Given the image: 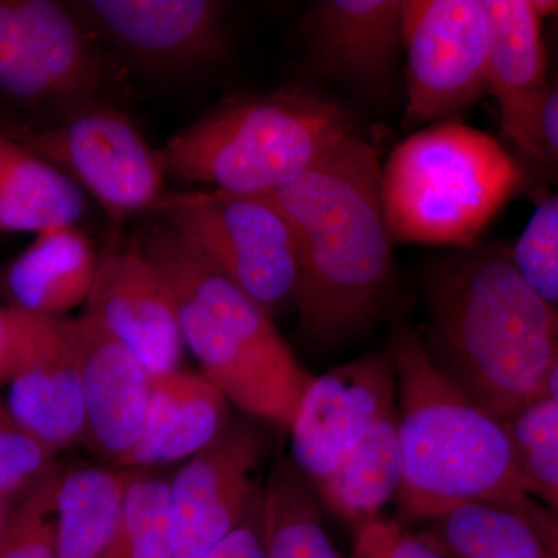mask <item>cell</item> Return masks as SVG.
<instances>
[{
    "label": "cell",
    "instance_id": "484cf974",
    "mask_svg": "<svg viewBox=\"0 0 558 558\" xmlns=\"http://www.w3.org/2000/svg\"><path fill=\"white\" fill-rule=\"evenodd\" d=\"M105 558H174L170 481L132 472L119 529Z\"/></svg>",
    "mask_w": 558,
    "mask_h": 558
},
{
    "label": "cell",
    "instance_id": "e575fe53",
    "mask_svg": "<svg viewBox=\"0 0 558 558\" xmlns=\"http://www.w3.org/2000/svg\"><path fill=\"white\" fill-rule=\"evenodd\" d=\"M543 140H545L546 149L553 157L554 163L558 165V70L550 78L548 100H546L545 110L542 119Z\"/></svg>",
    "mask_w": 558,
    "mask_h": 558
},
{
    "label": "cell",
    "instance_id": "f35d334b",
    "mask_svg": "<svg viewBox=\"0 0 558 558\" xmlns=\"http://www.w3.org/2000/svg\"><path fill=\"white\" fill-rule=\"evenodd\" d=\"M557 70H558V57H557Z\"/></svg>",
    "mask_w": 558,
    "mask_h": 558
},
{
    "label": "cell",
    "instance_id": "9c48e42d",
    "mask_svg": "<svg viewBox=\"0 0 558 558\" xmlns=\"http://www.w3.org/2000/svg\"><path fill=\"white\" fill-rule=\"evenodd\" d=\"M410 126L453 123L487 94L484 0H402Z\"/></svg>",
    "mask_w": 558,
    "mask_h": 558
},
{
    "label": "cell",
    "instance_id": "8fae6325",
    "mask_svg": "<svg viewBox=\"0 0 558 558\" xmlns=\"http://www.w3.org/2000/svg\"><path fill=\"white\" fill-rule=\"evenodd\" d=\"M72 9L86 27L157 73L211 68L230 46L227 7L216 0H87Z\"/></svg>",
    "mask_w": 558,
    "mask_h": 558
},
{
    "label": "cell",
    "instance_id": "8992f818",
    "mask_svg": "<svg viewBox=\"0 0 558 558\" xmlns=\"http://www.w3.org/2000/svg\"><path fill=\"white\" fill-rule=\"evenodd\" d=\"M523 180L519 160L486 132L459 121L422 128L381 167L392 241L472 247Z\"/></svg>",
    "mask_w": 558,
    "mask_h": 558
},
{
    "label": "cell",
    "instance_id": "d590c367",
    "mask_svg": "<svg viewBox=\"0 0 558 558\" xmlns=\"http://www.w3.org/2000/svg\"><path fill=\"white\" fill-rule=\"evenodd\" d=\"M13 506L14 501L0 498V539H2L3 534H5L7 526H9L11 510H13Z\"/></svg>",
    "mask_w": 558,
    "mask_h": 558
},
{
    "label": "cell",
    "instance_id": "cb8c5ba5",
    "mask_svg": "<svg viewBox=\"0 0 558 558\" xmlns=\"http://www.w3.org/2000/svg\"><path fill=\"white\" fill-rule=\"evenodd\" d=\"M134 470L76 468L60 472L54 494L58 558H105Z\"/></svg>",
    "mask_w": 558,
    "mask_h": 558
},
{
    "label": "cell",
    "instance_id": "8d00e7d4",
    "mask_svg": "<svg viewBox=\"0 0 558 558\" xmlns=\"http://www.w3.org/2000/svg\"><path fill=\"white\" fill-rule=\"evenodd\" d=\"M545 398L556 400L558 402V359L550 369L548 384H546Z\"/></svg>",
    "mask_w": 558,
    "mask_h": 558
},
{
    "label": "cell",
    "instance_id": "ba28073f",
    "mask_svg": "<svg viewBox=\"0 0 558 558\" xmlns=\"http://www.w3.org/2000/svg\"><path fill=\"white\" fill-rule=\"evenodd\" d=\"M17 143L65 172L116 223L156 208L165 196L163 154L126 113L108 106L70 110L54 126L22 132Z\"/></svg>",
    "mask_w": 558,
    "mask_h": 558
},
{
    "label": "cell",
    "instance_id": "4316f807",
    "mask_svg": "<svg viewBox=\"0 0 558 558\" xmlns=\"http://www.w3.org/2000/svg\"><path fill=\"white\" fill-rule=\"evenodd\" d=\"M532 497L558 508V402L542 398L505 422Z\"/></svg>",
    "mask_w": 558,
    "mask_h": 558
},
{
    "label": "cell",
    "instance_id": "7c38bea8",
    "mask_svg": "<svg viewBox=\"0 0 558 558\" xmlns=\"http://www.w3.org/2000/svg\"><path fill=\"white\" fill-rule=\"evenodd\" d=\"M398 405L389 349L336 366L312 381L295 422L292 459L312 484L328 476L387 411Z\"/></svg>",
    "mask_w": 558,
    "mask_h": 558
},
{
    "label": "cell",
    "instance_id": "f546056e",
    "mask_svg": "<svg viewBox=\"0 0 558 558\" xmlns=\"http://www.w3.org/2000/svg\"><path fill=\"white\" fill-rule=\"evenodd\" d=\"M57 454L0 400V498L17 501L24 497L54 469Z\"/></svg>",
    "mask_w": 558,
    "mask_h": 558
},
{
    "label": "cell",
    "instance_id": "3957f363",
    "mask_svg": "<svg viewBox=\"0 0 558 558\" xmlns=\"http://www.w3.org/2000/svg\"><path fill=\"white\" fill-rule=\"evenodd\" d=\"M388 349L398 384L402 515L428 523L459 506L487 502L539 521L558 519L529 492L505 422L440 373L416 329L395 328Z\"/></svg>",
    "mask_w": 558,
    "mask_h": 558
},
{
    "label": "cell",
    "instance_id": "e0dca14e",
    "mask_svg": "<svg viewBox=\"0 0 558 558\" xmlns=\"http://www.w3.org/2000/svg\"><path fill=\"white\" fill-rule=\"evenodd\" d=\"M402 14V0L314 3L306 17L312 60L326 75L384 89L403 51Z\"/></svg>",
    "mask_w": 558,
    "mask_h": 558
},
{
    "label": "cell",
    "instance_id": "4dcf8cb0",
    "mask_svg": "<svg viewBox=\"0 0 558 558\" xmlns=\"http://www.w3.org/2000/svg\"><path fill=\"white\" fill-rule=\"evenodd\" d=\"M0 92L27 105L54 101L13 0H0Z\"/></svg>",
    "mask_w": 558,
    "mask_h": 558
},
{
    "label": "cell",
    "instance_id": "7a4b0ae2",
    "mask_svg": "<svg viewBox=\"0 0 558 558\" xmlns=\"http://www.w3.org/2000/svg\"><path fill=\"white\" fill-rule=\"evenodd\" d=\"M416 330L428 357L476 405L506 422L545 398L558 359V314L510 256L465 247L439 260L422 286Z\"/></svg>",
    "mask_w": 558,
    "mask_h": 558
},
{
    "label": "cell",
    "instance_id": "d4e9b609",
    "mask_svg": "<svg viewBox=\"0 0 558 558\" xmlns=\"http://www.w3.org/2000/svg\"><path fill=\"white\" fill-rule=\"evenodd\" d=\"M259 523L267 558H343L330 539L310 481L279 462L260 490Z\"/></svg>",
    "mask_w": 558,
    "mask_h": 558
},
{
    "label": "cell",
    "instance_id": "1f68e13d",
    "mask_svg": "<svg viewBox=\"0 0 558 558\" xmlns=\"http://www.w3.org/2000/svg\"><path fill=\"white\" fill-rule=\"evenodd\" d=\"M351 558H446L427 535L414 534L384 517L355 526Z\"/></svg>",
    "mask_w": 558,
    "mask_h": 558
},
{
    "label": "cell",
    "instance_id": "83f0119b",
    "mask_svg": "<svg viewBox=\"0 0 558 558\" xmlns=\"http://www.w3.org/2000/svg\"><path fill=\"white\" fill-rule=\"evenodd\" d=\"M509 256L529 288L558 314V193L535 207Z\"/></svg>",
    "mask_w": 558,
    "mask_h": 558
},
{
    "label": "cell",
    "instance_id": "4fadbf2b",
    "mask_svg": "<svg viewBox=\"0 0 558 558\" xmlns=\"http://www.w3.org/2000/svg\"><path fill=\"white\" fill-rule=\"evenodd\" d=\"M84 315L130 349L153 381L179 371L185 343L174 290L134 240L110 238Z\"/></svg>",
    "mask_w": 558,
    "mask_h": 558
},
{
    "label": "cell",
    "instance_id": "52a82bcc",
    "mask_svg": "<svg viewBox=\"0 0 558 558\" xmlns=\"http://www.w3.org/2000/svg\"><path fill=\"white\" fill-rule=\"evenodd\" d=\"M156 209L194 253L267 314L295 301V230L274 194L208 190L161 197Z\"/></svg>",
    "mask_w": 558,
    "mask_h": 558
},
{
    "label": "cell",
    "instance_id": "ffe728a7",
    "mask_svg": "<svg viewBox=\"0 0 558 558\" xmlns=\"http://www.w3.org/2000/svg\"><path fill=\"white\" fill-rule=\"evenodd\" d=\"M84 191L60 168L3 135L0 142V231L39 234L76 227Z\"/></svg>",
    "mask_w": 558,
    "mask_h": 558
},
{
    "label": "cell",
    "instance_id": "ab89813d",
    "mask_svg": "<svg viewBox=\"0 0 558 558\" xmlns=\"http://www.w3.org/2000/svg\"><path fill=\"white\" fill-rule=\"evenodd\" d=\"M556 513H557V515H558V508L556 509Z\"/></svg>",
    "mask_w": 558,
    "mask_h": 558
},
{
    "label": "cell",
    "instance_id": "277c9868",
    "mask_svg": "<svg viewBox=\"0 0 558 558\" xmlns=\"http://www.w3.org/2000/svg\"><path fill=\"white\" fill-rule=\"evenodd\" d=\"M134 241L174 290L183 343L201 373L242 413L290 432L315 376L301 365L271 315L167 223H150Z\"/></svg>",
    "mask_w": 558,
    "mask_h": 558
},
{
    "label": "cell",
    "instance_id": "2e32d148",
    "mask_svg": "<svg viewBox=\"0 0 558 558\" xmlns=\"http://www.w3.org/2000/svg\"><path fill=\"white\" fill-rule=\"evenodd\" d=\"M5 402L17 421L57 453L86 439L83 379L68 318H40L9 381Z\"/></svg>",
    "mask_w": 558,
    "mask_h": 558
},
{
    "label": "cell",
    "instance_id": "5bb4252c",
    "mask_svg": "<svg viewBox=\"0 0 558 558\" xmlns=\"http://www.w3.org/2000/svg\"><path fill=\"white\" fill-rule=\"evenodd\" d=\"M490 21L487 94L497 102L502 132L520 157L554 167L542 119L550 78L537 0H484Z\"/></svg>",
    "mask_w": 558,
    "mask_h": 558
},
{
    "label": "cell",
    "instance_id": "836d02e7",
    "mask_svg": "<svg viewBox=\"0 0 558 558\" xmlns=\"http://www.w3.org/2000/svg\"><path fill=\"white\" fill-rule=\"evenodd\" d=\"M202 558H267L258 519L247 520Z\"/></svg>",
    "mask_w": 558,
    "mask_h": 558
},
{
    "label": "cell",
    "instance_id": "7402d4cb",
    "mask_svg": "<svg viewBox=\"0 0 558 558\" xmlns=\"http://www.w3.org/2000/svg\"><path fill=\"white\" fill-rule=\"evenodd\" d=\"M402 484L398 405L376 422L328 476L314 484L319 499L355 526L380 517Z\"/></svg>",
    "mask_w": 558,
    "mask_h": 558
},
{
    "label": "cell",
    "instance_id": "44dd1931",
    "mask_svg": "<svg viewBox=\"0 0 558 558\" xmlns=\"http://www.w3.org/2000/svg\"><path fill=\"white\" fill-rule=\"evenodd\" d=\"M429 542L447 558H558V519L470 502L428 521Z\"/></svg>",
    "mask_w": 558,
    "mask_h": 558
},
{
    "label": "cell",
    "instance_id": "74e56055",
    "mask_svg": "<svg viewBox=\"0 0 558 558\" xmlns=\"http://www.w3.org/2000/svg\"><path fill=\"white\" fill-rule=\"evenodd\" d=\"M3 135L5 134H3V132H0V142H2Z\"/></svg>",
    "mask_w": 558,
    "mask_h": 558
},
{
    "label": "cell",
    "instance_id": "d6a6232c",
    "mask_svg": "<svg viewBox=\"0 0 558 558\" xmlns=\"http://www.w3.org/2000/svg\"><path fill=\"white\" fill-rule=\"evenodd\" d=\"M40 318L11 306L0 307V387L9 385Z\"/></svg>",
    "mask_w": 558,
    "mask_h": 558
},
{
    "label": "cell",
    "instance_id": "5b68a950",
    "mask_svg": "<svg viewBox=\"0 0 558 558\" xmlns=\"http://www.w3.org/2000/svg\"><path fill=\"white\" fill-rule=\"evenodd\" d=\"M355 134L347 110L319 95L282 89L227 102L170 138L168 174L213 190L271 194Z\"/></svg>",
    "mask_w": 558,
    "mask_h": 558
},
{
    "label": "cell",
    "instance_id": "f1b7e54d",
    "mask_svg": "<svg viewBox=\"0 0 558 558\" xmlns=\"http://www.w3.org/2000/svg\"><path fill=\"white\" fill-rule=\"evenodd\" d=\"M58 475L60 470H51L17 499L0 539V558H58L53 517Z\"/></svg>",
    "mask_w": 558,
    "mask_h": 558
},
{
    "label": "cell",
    "instance_id": "9a60e30c",
    "mask_svg": "<svg viewBox=\"0 0 558 558\" xmlns=\"http://www.w3.org/2000/svg\"><path fill=\"white\" fill-rule=\"evenodd\" d=\"M69 336L83 379L86 440L120 468L145 428L153 379L130 349L87 315L69 319Z\"/></svg>",
    "mask_w": 558,
    "mask_h": 558
},
{
    "label": "cell",
    "instance_id": "ac0fdd59",
    "mask_svg": "<svg viewBox=\"0 0 558 558\" xmlns=\"http://www.w3.org/2000/svg\"><path fill=\"white\" fill-rule=\"evenodd\" d=\"M229 400L202 373L175 371L153 381L145 428L120 469H146L193 458L229 425Z\"/></svg>",
    "mask_w": 558,
    "mask_h": 558
},
{
    "label": "cell",
    "instance_id": "603a6c76",
    "mask_svg": "<svg viewBox=\"0 0 558 558\" xmlns=\"http://www.w3.org/2000/svg\"><path fill=\"white\" fill-rule=\"evenodd\" d=\"M13 2L54 101L73 109L94 102L101 83L100 62L76 11L53 0Z\"/></svg>",
    "mask_w": 558,
    "mask_h": 558
},
{
    "label": "cell",
    "instance_id": "d6986e66",
    "mask_svg": "<svg viewBox=\"0 0 558 558\" xmlns=\"http://www.w3.org/2000/svg\"><path fill=\"white\" fill-rule=\"evenodd\" d=\"M100 253L78 227L36 234L35 240L3 275L9 306L39 315H62L89 300Z\"/></svg>",
    "mask_w": 558,
    "mask_h": 558
},
{
    "label": "cell",
    "instance_id": "6da1fadb",
    "mask_svg": "<svg viewBox=\"0 0 558 558\" xmlns=\"http://www.w3.org/2000/svg\"><path fill=\"white\" fill-rule=\"evenodd\" d=\"M295 230L301 336L336 349L379 322L392 289V238L376 150L357 132L275 191Z\"/></svg>",
    "mask_w": 558,
    "mask_h": 558
},
{
    "label": "cell",
    "instance_id": "30bf717a",
    "mask_svg": "<svg viewBox=\"0 0 558 558\" xmlns=\"http://www.w3.org/2000/svg\"><path fill=\"white\" fill-rule=\"evenodd\" d=\"M264 439L247 422L230 424L170 481L174 558H202L244 524L260 498Z\"/></svg>",
    "mask_w": 558,
    "mask_h": 558
}]
</instances>
